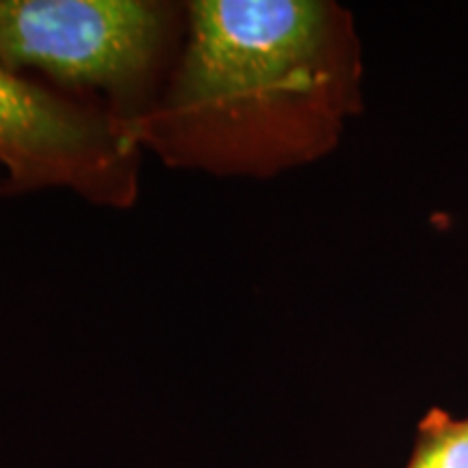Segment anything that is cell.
<instances>
[{
    "label": "cell",
    "mask_w": 468,
    "mask_h": 468,
    "mask_svg": "<svg viewBox=\"0 0 468 468\" xmlns=\"http://www.w3.org/2000/svg\"><path fill=\"white\" fill-rule=\"evenodd\" d=\"M185 31L186 5L172 0H0V66L131 131L165 90Z\"/></svg>",
    "instance_id": "2"
},
{
    "label": "cell",
    "mask_w": 468,
    "mask_h": 468,
    "mask_svg": "<svg viewBox=\"0 0 468 468\" xmlns=\"http://www.w3.org/2000/svg\"><path fill=\"white\" fill-rule=\"evenodd\" d=\"M406 468H468V419L430 410L419 423Z\"/></svg>",
    "instance_id": "4"
},
{
    "label": "cell",
    "mask_w": 468,
    "mask_h": 468,
    "mask_svg": "<svg viewBox=\"0 0 468 468\" xmlns=\"http://www.w3.org/2000/svg\"><path fill=\"white\" fill-rule=\"evenodd\" d=\"M139 148L169 169L267 180L324 159L362 109V46L332 0H191Z\"/></svg>",
    "instance_id": "1"
},
{
    "label": "cell",
    "mask_w": 468,
    "mask_h": 468,
    "mask_svg": "<svg viewBox=\"0 0 468 468\" xmlns=\"http://www.w3.org/2000/svg\"><path fill=\"white\" fill-rule=\"evenodd\" d=\"M0 197H5V178H3V172H0Z\"/></svg>",
    "instance_id": "5"
},
{
    "label": "cell",
    "mask_w": 468,
    "mask_h": 468,
    "mask_svg": "<svg viewBox=\"0 0 468 468\" xmlns=\"http://www.w3.org/2000/svg\"><path fill=\"white\" fill-rule=\"evenodd\" d=\"M142 163L144 150L109 111L0 66L5 197L58 189L128 210L142 191Z\"/></svg>",
    "instance_id": "3"
}]
</instances>
